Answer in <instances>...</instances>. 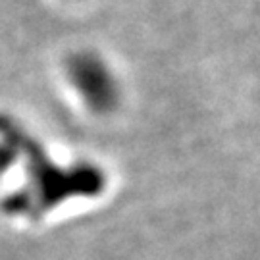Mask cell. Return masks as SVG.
Segmentation results:
<instances>
[{
  "label": "cell",
  "mask_w": 260,
  "mask_h": 260,
  "mask_svg": "<svg viewBox=\"0 0 260 260\" xmlns=\"http://www.w3.org/2000/svg\"><path fill=\"white\" fill-rule=\"evenodd\" d=\"M68 74L77 93L94 112H108L118 103V83L99 56L77 54L68 64Z\"/></svg>",
  "instance_id": "obj_1"
}]
</instances>
